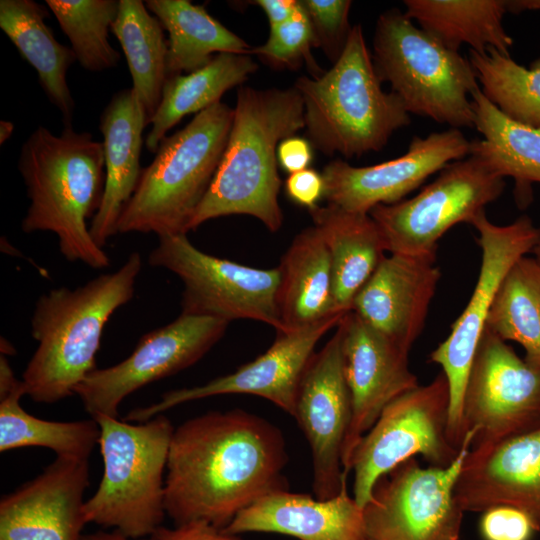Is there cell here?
Wrapping results in <instances>:
<instances>
[{
  "label": "cell",
  "mask_w": 540,
  "mask_h": 540,
  "mask_svg": "<svg viewBox=\"0 0 540 540\" xmlns=\"http://www.w3.org/2000/svg\"><path fill=\"white\" fill-rule=\"evenodd\" d=\"M14 351L13 347H12V344H10L6 339L3 340V338H1V352L2 354L4 353V355L6 354H12Z\"/></svg>",
  "instance_id": "7dc6e473"
},
{
  "label": "cell",
  "mask_w": 540,
  "mask_h": 540,
  "mask_svg": "<svg viewBox=\"0 0 540 540\" xmlns=\"http://www.w3.org/2000/svg\"><path fill=\"white\" fill-rule=\"evenodd\" d=\"M464 512L507 505L540 526V427L469 449L455 484Z\"/></svg>",
  "instance_id": "44dd1931"
},
{
  "label": "cell",
  "mask_w": 540,
  "mask_h": 540,
  "mask_svg": "<svg viewBox=\"0 0 540 540\" xmlns=\"http://www.w3.org/2000/svg\"><path fill=\"white\" fill-rule=\"evenodd\" d=\"M93 419L104 472L84 503L85 520L130 538L151 537L166 515L164 472L175 428L163 414L135 423L106 415Z\"/></svg>",
  "instance_id": "52a82bcc"
},
{
  "label": "cell",
  "mask_w": 540,
  "mask_h": 540,
  "mask_svg": "<svg viewBox=\"0 0 540 540\" xmlns=\"http://www.w3.org/2000/svg\"><path fill=\"white\" fill-rule=\"evenodd\" d=\"M372 60L409 114L450 128L475 127L472 94L480 87L469 59L415 26L405 12L392 8L379 15Z\"/></svg>",
  "instance_id": "ba28073f"
},
{
  "label": "cell",
  "mask_w": 540,
  "mask_h": 540,
  "mask_svg": "<svg viewBox=\"0 0 540 540\" xmlns=\"http://www.w3.org/2000/svg\"><path fill=\"white\" fill-rule=\"evenodd\" d=\"M308 211L329 251L335 305L347 313L357 292L386 256L382 235L369 213L329 203Z\"/></svg>",
  "instance_id": "484cf974"
},
{
  "label": "cell",
  "mask_w": 540,
  "mask_h": 540,
  "mask_svg": "<svg viewBox=\"0 0 540 540\" xmlns=\"http://www.w3.org/2000/svg\"><path fill=\"white\" fill-rule=\"evenodd\" d=\"M14 124L11 121H0V144H4L12 135Z\"/></svg>",
  "instance_id": "bcb514c9"
},
{
  "label": "cell",
  "mask_w": 540,
  "mask_h": 540,
  "mask_svg": "<svg viewBox=\"0 0 540 540\" xmlns=\"http://www.w3.org/2000/svg\"><path fill=\"white\" fill-rule=\"evenodd\" d=\"M533 251L536 253V259L540 263V235L535 247L533 248Z\"/></svg>",
  "instance_id": "c3c4849f"
},
{
  "label": "cell",
  "mask_w": 540,
  "mask_h": 540,
  "mask_svg": "<svg viewBox=\"0 0 540 540\" xmlns=\"http://www.w3.org/2000/svg\"><path fill=\"white\" fill-rule=\"evenodd\" d=\"M234 108L221 101L162 139L124 207L118 233L187 234L223 156Z\"/></svg>",
  "instance_id": "8992f818"
},
{
  "label": "cell",
  "mask_w": 540,
  "mask_h": 540,
  "mask_svg": "<svg viewBox=\"0 0 540 540\" xmlns=\"http://www.w3.org/2000/svg\"><path fill=\"white\" fill-rule=\"evenodd\" d=\"M281 431L242 409L212 411L175 428L165 477L166 514L175 525L224 529L263 496L287 490Z\"/></svg>",
  "instance_id": "6da1fadb"
},
{
  "label": "cell",
  "mask_w": 540,
  "mask_h": 540,
  "mask_svg": "<svg viewBox=\"0 0 540 540\" xmlns=\"http://www.w3.org/2000/svg\"><path fill=\"white\" fill-rule=\"evenodd\" d=\"M82 540H157V539L152 536L149 539H142V538L134 539V538H130L123 535L117 530H113L112 532L99 530L93 533L83 534Z\"/></svg>",
  "instance_id": "ee69618b"
},
{
  "label": "cell",
  "mask_w": 540,
  "mask_h": 540,
  "mask_svg": "<svg viewBox=\"0 0 540 540\" xmlns=\"http://www.w3.org/2000/svg\"><path fill=\"white\" fill-rule=\"evenodd\" d=\"M147 9L168 32V77L207 65L214 53L250 54L252 47L189 0H147Z\"/></svg>",
  "instance_id": "f546056e"
},
{
  "label": "cell",
  "mask_w": 540,
  "mask_h": 540,
  "mask_svg": "<svg viewBox=\"0 0 540 540\" xmlns=\"http://www.w3.org/2000/svg\"><path fill=\"white\" fill-rule=\"evenodd\" d=\"M313 47L315 40L311 22L300 3L288 21L270 27L266 42L253 47L250 55H257L264 63L275 68L296 69L305 62L312 77H317L323 71L311 55Z\"/></svg>",
  "instance_id": "8d00e7d4"
},
{
  "label": "cell",
  "mask_w": 540,
  "mask_h": 540,
  "mask_svg": "<svg viewBox=\"0 0 540 540\" xmlns=\"http://www.w3.org/2000/svg\"><path fill=\"white\" fill-rule=\"evenodd\" d=\"M474 433L448 467H421L410 458L376 483L363 508L367 540H458L464 511L455 484Z\"/></svg>",
  "instance_id": "4fadbf2b"
},
{
  "label": "cell",
  "mask_w": 540,
  "mask_h": 540,
  "mask_svg": "<svg viewBox=\"0 0 540 540\" xmlns=\"http://www.w3.org/2000/svg\"><path fill=\"white\" fill-rule=\"evenodd\" d=\"M17 166L30 200L22 231L52 232L67 261L93 269L108 267L110 258L87 225L104 193L103 143L72 125L64 126L59 135L38 126L22 144Z\"/></svg>",
  "instance_id": "7a4b0ae2"
},
{
  "label": "cell",
  "mask_w": 540,
  "mask_h": 540,
  "mask_svg": "<svg viewBox=\"0 0 540 540\" xmlns=\"http://www.w3.org/2000/svg\"><path fill=\"white\" fill-rule=\"evenodd\" d=\"M142 269L138 252L112 273H104L75 289L60 287L35 303L31 334L38 346L23 372L26 395L54 403L75 394L76 387L97 369L105 324L134 296Z\"/></svg>",
  "instance_id": "277c9868"
},
{
  "label": "cell",
  "mask_w": 540,
  "mask_h": 540,
  "mask_svg": "<svg viewBox=\"0 0 540 540\" xmlns=\"http://www.w3.org/2000/svg\"><path fill=\"white\" fill-rule=\"evenodd\" d=\"M287 196L296 204L308 210L318 206L319 200L324 197L325 182L322 173L314 169L289 174L285 182Z\"/></svg>",
  "instance_id": "ab89813d"
},
{
  "label": "cell",
  "mask_w": 540,
  "mask_h": 540,
  "mask_svg": "<svg viewBox=\"0 0 540 540\" xmlns=\"http://www.w3.org/2000/svg\"><path fill=\"white\" fill-rule=\"evenodd\" d=\"M440 277L436 254H390L357 292L351 310L409 352L424 328Z\"/></svg>",
  "instance_id": "7402d4cb"
},
{
  "label": "cell",
  "mask_w": 540,
  "mask_h": 540,
  "mask_svg": "<svg viewBox=\"0 0 540 540\" xmlns=\"http://www.w3.org/2000/svg\"><path fill=\"white\" fill-rule=\"evenodd\" d=\"M469 154L470 140L449 128L414 136L406 153L379 164L355 167L336 159L323 168L324 198L345 210L369 213L377 205L402 201L429 176Z\"/></svg>",
  "instance_id": "ac0fdd59"
},
{
  "label": "cell",
  "mask_w": 540,
  "mask_h": 540,
  "mask_svg": "<svg viewBox=\"0 0 540 540\" xmlns=\"http://www.w3.org/2000/svg\"><path fill=\"white\" fill-rule=\"evenodd\" d=\"M303 128L304 105L294 86H241L223 156L188 232L211 219L239 214L255 217L277 232L283 223L277 148Z\"/></svg>",
  "instance_id": "3957f363"
},
{
  "label": "cell",
  "mask_w": 540,
  "mask_h": 540,
  "mask_svg": "<svg viewBox=\"0 0 540 540\" xmlns=\"http://www.w3.org/2000/svg\"><path fill=\"white\" fill-rule=\"evenodd\" d=\"M474 126L483 139L470 141V154L493 173L515 181L518 206L528 203L532 183H540V129L513 121L482 93L472 94Z\"/></svg>",
  "instance_id": "83f0119b"
},
{
  "label": "cell",
  "mask_w": 540,
  "mask_h": 540,
  "mask_svg": "<svg viewBox=\"0 0 540 540\" xmlns=\"http://www.w3.org/2000/svg\"><path fill=\"white\" fill-rule=\"evenodd\" d=\"M127 60L132 89L145 108L149 123L154 116L168 78V39L157 17L141 0H120L111 26Z\"/></svg>",
  "instance_id": "1f68e13d"
},
{
  "label": "cell",
  "mask_w": 540,
  "mask_h": 540,
  "mask_svg": "<svg viewBox=\"0 0 540 540\" xmlns=\"http://www.w3.org/2000/svg\"><path fill=\"white\" fill-rule=\"evenodd\" d=\"M251 3L264 11L270 27L288 21L300 5L299 0H256Z\"/></svg>",
  "instance_id": "7bdbcfd3"
},
{
  "label": "cell",
  "mask_w": 540,
  "mask_h": 540,
  "mask_svg": "<svg viewBox=\"0 0 540 540\" xmlns=\"http://www.w3.org/2000/svg\"><path fill=\"white\" fill-rule=\"evenodd\" d=\"M151 266L167 269L184 284L181 314L228 321L249 319L281 330L277 308L278 266L260 269L219 258L196 248L186 234L159 237Z\"/></svg>",
  "instance_id": "8fae6325"
},
{
  "label": "cell",
  "mask_w": 540,
  "mask_h": 540,
  "mask_svg": "<svg viewBox=\"0 0 540 540\" xmlns=\"http://www.w3.org/2000/svg\"><path fill=\"white\" fill-rule=\"evenodd\" d=\"M48 16L45 6L33 0L0 1V28L34 68L48 100L60 112L64 126H69L75 102L66 76L77 60L71 47L56 40L45 22Z\"/></svg>",
  "instance_id": "4316f807"
},
{
  "label": "cell",
  "mask_w": 540,
  "mask_h": 540,
  "mask_svg": "<svg viewBox=\"0 0 540 540\" xmlns=\"http://www.w3.org/2000/svg\"><path fill=\"white\" fill-rule=\"evenodd\" d=\"M462 420L465 435L474 432L470 448L540 427V367L486 328L468 373Z\"/></svg>",
  "instance_id": "5bb4252c"
},
{
  "label": "cell",
  "mask_w": 540,
  "mask_h": 540,
  "mask_svg": "<svg viewBox=\"0 0 540 540\" xmlns=\"http://www.w3.org/2000/svg\"><path fill=\"white\" fill-rule=\"evenodd\" d=\"M229 322L181 314L143 335L123 361L95 369L76 387L91 418L118 417L121 402L138 389L198 362L224 336Z\"/></svg>",
  "instance_id": "9a60e30c"
},
{
  "label": "cell",
  "mask_w": 540,
  "mask_h": 540,
  "mask_svg": "<svg viewBox=\"0 0 540 540\" xmlns=\"http://www.w3.org/2000/svg\"><path fill=\"white\" fill-rule=\"evenodd\" d=\"M304 105L309 141L327 155L361 157L385 147L392 134L411 123L399 97L382 89L361 25L352 26L332 67L294 84Z\"/></svg>",
  "instance_id": "5b68a950"
},
{
  "label": "cell",
  "mask_w": 540,
  "mask_h": 540,
  "mask_svg": "<svg viewBox=\"0 0 540 540\" xmlns=\"http://www.w3.org/2000/svg\"><path fill=\"white\" fill-rule=\"evenodd\" d=\"M313 29L315 47L335 63L341 56L352 27L350 0H300Z\"/></svg>",
  "instance_id": "74e56055"
},
{
  "label": "cell",
  "mask_w": 540,
  "mask_h": 540,
  "mask_svg": "<svg viewBox=\"0 0 540 540\" xmlns=\"http://www.w3.org/2000/svg\"><path fill=\"white\" fill-rule=\"evenodd\" d=\"M468 59L491 103L513 121L540 129V57L529 68L492 48L469 50Z\"/></svg>",
  "instance_id": "e575fe53"
},
{
  "label": "cell",
  "mask_w": 540,
  "mask_h": 540,
  "mask_svg": "<svg viewBox=\"0 0 540 540\" xmlns=\"http://www.w3.org/2000/svg\"><path fill=\"white\" fill-rule=\"evenodd\" d=\"M120 0H46L67 36L76 60L90 72L118 66L120 54L108 40Z\"/></svg>",
  "instance_id": "d590c367"
},
{
  "label": "cell",
  "mask_w": 540,
  "mask_h": 540,
  "mask_svg": "<svg viewBox=\"0 0 540 540\" xmlns=\"http://www.w3.org/2000/svg\"><path fill=\"white\" fill-rule=\"evenodd\" d=\"M339 326L344 376L352 403L341 457L343 473L348 475L361 438L390 402L419 383L409 367V352L374 330L352 310L343 316Z\"/></svg>",
  "instance_id": "d6986e66"
},
{
  "label": "cell",
  "mask_w": 540,
  "mask_h": 540,
  "mask_svg": "<svg viewBox=\"0 0 540 540\" xmlns=\"http://www.w3.org/2000/svg\"><path fill=\"white\" fill-rule=\"evenodd\" d=\"M88 459L57 456L0 500V540H82Z\"/></svg>",
  "instance_id": "ffe728a7"
},
{
  "label": "cell",
  "mask_w": 540,
  "mask_h": 540,
  "mask_svg": "<svg viewBox=\"0 0 540 540\" xmlns=\"http://www.w3.org/2000/svg\"><path fill=\"white\" fill-rule=\"evenodd\" d=\"M26 395L17 378L0 385V451L24 447H44L57 456L88 459L99 442L95 419L50 421L27 413L20 404Z\"/></svg>",
  "instance_id": "d6a6232c"
},
{
  "label": "cell",
  "mask_w": 540,
  "mask_h": 540,
  "mask_svg": "<svg viewBox=\"0 0 540 540\" xmlns=\"http://www.w3.org/2000/svg\"><path fill=\"white\" fill-rule=\"evenodd\" d=\"M504 178L477 157L448 164L410 199L377 205L369 215L386 252L410 256L436 254L439 239L454 225L470 222L505 189Z\"/></svg>",
  "instance_id": "30bf717a"
},
{
  "label": "cell",
  "mask_w": 540,
  "mask_h": 540,
  "mask_svg": "<svg viewBox=\"0 0 540 540\" xmlns=\"http://www.w3.org/2000/svg\"><path fill=\"white\" fill-rule=\"evenodd\" d=\"M223 530L232 535L278 533L299 540H367L363 509L349 495L347 482L326 500L288 489L272 492L239 512Z\"/></svg>",
  "instance_id": "603a6c76"
},
{
  "label": "cell",
  "mask_w": 540,
  "mask_h": 540,
  "mask_svg": "<svg viewBox=\"0 0 540 540\" xmlns=\"http://www.w3.org/2000/svg\"><path fill=\"white\" fill-rule=\"evenodd\" d=\"M148 124L145 108L132 88L116 92L100 115L106 179L90 233L101 248L118 233L121 213L139 183L142 134Z\"/></svg>",
  "instance_id": "cb8c5ba5"
},
{
  "label": "cell",
  "mask_w": 540,
  "mask_h": 540,
  "mask_svg": "<svg viewBox=\"0 0 540 540\" xmlns=\"http://www.w3.org/2000/svg\"><path fill=\"white\" fill-rule=\"evenodd\" d=\"M405 14L445 47L462 44L483 53L495 49L510 56L512 37L503 25L508 0H405Z\"/></svg>",
  "instance_id": "f1b7e54d"
},
{
  "label": "cell",
  "mask_w": 540,
  "mask_h": 540,
  "mask_svg": "<svg viewBox=\"0 0 540 540\" xmlns=\"http://www.w3.org/2000/svg\"><path fill=\"white\" fill-rule=\"evenodd\" d=\"M352 417L350 392L345 380L342 330L311 357L301 378L295 414L312 453L313 492L319 500L338 495L347 482L342 469V447Z\"/></svg>",
  "instance_id": "2e32d148"
},
{
  "label": "cell",
  "mask_w": 540,
  "mask_h": 540,
  "mask_svg": "<svg viewBox=\"0 0 540 540\" xmlns=\"http://www.w3.org/2000/svg\"><path fill=\"white\" fill-rule=\"evenodd\" d=\"M258 68L250 54L220 53L191 73L168 77L160 104L150 120L145 146L156 153L167 132L182 118L220 102L223 94L242 84Z\"/></svg>",
  "instance_id": "4dcf8cb0"
},
{
  "label": "cell",
  "mask_w": 540,
  "mask_h": 540,
  "mask_svg": "<svg viewBox=\"0 0 540 540\" xmlns=\"http://www.w3.org/2000/svg\"><path fill=\"white\" fill-rule=\"evenodd\" d=\"M277 290L281 330L311 326L340 312L334 301L328 248L312 225L299 232L283 254Z\"/></svg>",
  "instance_id": "d4e9b609"
},
{
  "label": "cell",
  "mask_w": 540,
  "mask_h": 540,
  "mask_svg": "<svg viewBox=\"0 0 540 540\" xmlns=\"http://www.w3.org/2000/svg\"><path fill=\"white\" fill-rule=\"evenodd\" d=\"M478 530L482 540H532L540 526L526 512L499 505L481 513Z\"/></svg>",
  "instance_id": "f35d334b"
},
{
  "label": "cell",
  "mask_w": 540,
  "mask_h": 540,
  "mask_svg": "<svg viewBox=\"0 0 540 540\" xmlns=\"http://www.w3.org/2000/svg\"><path fill=\"white\" fill-rule=\"evenodd\" d=\"M312 157L311 142L296 135L282 140L277 148L278 164L289 174L307 169Z\"/></svg>",
  "instance_id": "b9f144b4"
},
{
  "label": "cell",
  "mask_w": 540,
  "mask_h": 540,
  "mask_svg": "<svg viewBox=\"0 0 540 540\" xmlns=\"http://www.w3.org/2000/svg\"><path fill=\"white\" fill-rule=\"evenodd\" d=\"M527 10H540V0H508V12L521 13Z\"/></svg>",
  "instance_id": "f6af8a7d"
},
{
  "label": "cell",
  "mask_w": 540,
  "mask_h": 540,
  "mask_svg": "<svg viewBox=\"0 0 540 540\" xmlns=\"http://www.w3.org/2000/svg\"><path fill=\"white\" fill-rule=\"evenodd\" d=\"M470 225L478 233L477 242L482 252L477 283L449 336L429 356L430 362L441 366L449 383L448 436L457 449L461 448L465 437L462 410L467 377L494 296L510 268L533 250L540 235V228L526 215L500 226L493 224L482 211Z\"/></svg>",
  "instance_id": "7c38bea8"
},
{
  "label": "cell",
  "mask_w": 540,
  "mask_h": 540,
  "mask_svg": "<svg viewBox=\"0 0 540 540\" xmlns=\"http://www.w3.org/2000/svg\"><path fill=\"white\" fill-rule=\"evenodd\" d=\"M486 329L514 341L525 360L540 367V263L523 256L507 272L494 296Z\"/></svg>",
  "instance_id": "836d02e7"
},
{
  "label": "cell",
  "mask_w": 540,
  "mask_h": 540,
  "mask_svg": "<svg viewBox=\"0 0 540 540\" xmlns=\"http://www.w3.org/2000/svg\"><path fill=\"white\" fill-rule=\"evenodd\" d=\"M152 537L157 540H242L205 521H194L173 528L159 527Z\"/></svg>",
  "instance_id": "60d3db41"
},
{
  "label": "cell",
  "mask_w": 540,
  "mask_h": 540,
  "mask_svg": "<svg viewBox=\"0 0 540 540\" xmlns=\"http://www.w3.org/2000/svg\"><path fill=\"white\" fill-rule=\"evenodd\" d=\"M450 387L441 371L390 402L361 438L351 458L353 497L363 509L380 478L421 455L430 466L445 468L457 458L448 436Z\"/></svg>",
  "instance_id": "9c48e42d"
},
{
  "label": "cell",
  "mask_w": 540,
  "mask_h": 540,
  "mask_svg": "<svg viewBox=\"0 0 540 540\" xmlns=\"http://www.w3.org/2000/svg\"><path fill=\"white\" fill-rule=\"evenodd\" d=\"M345 314L299 330L276 332L274 342L263 354L235 372L203 385L167 391L158 402L128 412L125 421L144 422L177 405L224 394L256 395L294 417L299 384L315 347Z\"/></svg>",
  "instance_id": "e0dca14e"
}]
</instances>
